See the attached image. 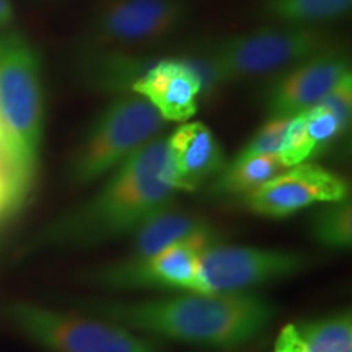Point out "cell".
I'll return each instance as SVG.
<instances>
[{
    "label": "cell",
    "mask_w": 352,
    "mask_h": 352,
    "mask_svg": "<svg viewBox=\"0 0 352 352\" xmlns=\"http://www.w3.org/2000/svg\"><path fill=\"white\" fill-rule=\"evenodd\" d=\"M95 318L131 331L217 349H235L258 336L274 320L276 307L254 294L183 296L148 302H83Z\"/></svg>",
    "instance_id": "6da1fadb"
},
{
    "label": "cell",
    "mask_w": 352,
    "mask_h": 352,
    "mask_svg": "<svg viewBox=\"0 0 352 352\" xmlns=\"http://www.w3.org/2000/svg\"><path fill=\"white\" fill-rule=\"evenodd\" d=\"M166 138L158 135L113 170L100 191L52 222L44 240L90 246L127 235L173 201Z\"/></svg>",
    "instance_id": "7a4b0ae2"
},
{
    "label": "cell",
    "mask_w": 352,
    "mask_h": 352,
    "mask_svg": "<svg viewBox=\"0 0 352 352\" xmlns=\"http://www.w3.org/2000/svg\"><path fill=\"white\" fill-rule=\"evenodd\" d=\"M0 131L16 209L36 175L44 132L43 60L23 34L0 36Z\"/></svg>",
    "instance_id": "3957f363"
},
{
    "label": "cell",
    "mask_w": 352,
    "mask_h": 352,
    "mask_svg": "<svg viewBox=\"0 0 352 352\" xmlns=\"http://www.w3.org/2000/svg\"><path fill=\"white\" fill-rule=\"evenodd\" d=\"M165 124L147 100L134 94L114 98L101 109L78 144L69 168L70 182L78 186L96 182L162 135Z\"/></svg>",
    "instance_id": "277c9868"
},
{
    "label": "cell",
    "mask_w": 352,
    "mask_h": 352,
    "mask_svg": "<svg viewBox=\"0 0 352 352\" xmlns=\"http://www.w3.org/2000/svg\"><path fill=\"white\" fill-rule=\"evenodd\" d=\"M329 46L331 38L315 26L276 23L222 38L202 52L212 59L226 83L283 72Z\"/></svg>",
    "instance_id": "5b68a950"
},
{
    "label": "cell",
    "mask_w": 352,
    "mask_h": 352,
    "mask_svg": "<svg viewBox=\"0 0 352 352\" xmlns=\"http://www.w3.org/2000/svg\"><path fill=\"white\" fill-rule=\"evenodd\" d=\"M6 315L47 352H158L153 341L95 316L87 318L26 302L8 305Z\"/></svg>",
    "instance_id": "8992f818"
},
{
    "label": "cell",
    "mask_w": 352,
    "mask_h": 352,
    "mask_svg": "<svg viewBox=\"0 0 352 352\" xmlns=\"http://www.w3.org/2000/svg\"><path fill=\"white\" fill-rule=\"evenodd\" d=\"M307 264L305 253L290 250L215 243L197 253L195 279L188 292L204 296L243 294L252 287L296 276Z\"/></svg>",
    "instance_id": "52a82bcc"
},
{
    "label": "cell",
    "mask_w": 352,
    "mask_h": 352,
    "mask_svg": "<svg viewBox=\"0 0 352 352\" xmlns=\"http://www.w3.org/2000/svg\"><path fill=\"white\" fill-rule=\"evenodd\" d=\"M188 13L182 0H109L95 13L88 41L94 50L153 43L182 28Z\"/></svg>",
    "instance_id": "ba28073f"
},
{
    "label": "cell",
    "mask_w": 352,
    "mask_h": 352,
    "mask_svg": "<svg viewBox=\"0 0 352 352\" xmlns=\"http://www.w3.org/2000/svg\"><path fill=\"white\" fill-rule=\"evenodd\" d=\"M347 76L349 56L333 44L283 70L267 87L264 107L271 118L290 120L318 104Z\"/></svg>",
    "instance_id": "9c48e42d"
},
{
    "label": "cell",
    "mask_w": 352,
    "mask_h": 352,
    "mask_svg": "<svg viewBox=\"0 0 352 352\" xmlns=\"http://www.w3.org/2000/svg\"><path fill=\"white\" fill-rule=\"evenodd\" d=\"M347 197L349 186L340 175L318 165L300 164L246 195L245 206L266 217H287L314 204L341 202Z\"/></svg>",
    "instance_id": "30bf717a"
},
{
    "label": "cell",
    "mask_w": 352,
    "mask_h": 352,
    "mask_svg": "<svg viewBox=\"0 0 352 352\" xmlns=\"http://www.w3.org/2000/svg\"><path fill=\"white\" fill-rule=\"evenodd\" d=\"M210 245L184 241L139 264L116 263L96 271L95 283L109 289H176L189 290L196 272V258Z\"/></svg>",
    "instance_id": "8fae6325"
},
{
    "label": "cell",
    "mask_w": 352,
    "mask_h": 352,
    "mask_svg": "<svg viewBox=\"0 0 352 352\" xmlns=\"http://www.w3.org/2000/svg\"><path fill=\"white\" fill-rule=\"evenodd\" d=\"M129 94L147 100L166 122H186L199 109L202 82L189 57L162 59L153 60Z\"/></svg>",
    "instance_id": "7c38bea8"
},
{
    "label": "cell",
    "mask_w": 352,
    "mask_h": 352,
    "mask_svg": "<svg viewBox=\"0 0 352 352\" xmlns=\"http://www.w3.org/2000/svg\"><path fill=\"white\" fill-rule=\"evenodd\" d=\"M166 153L176 191H196L217 178L228 164L212 129L199 121H186L166 138Z\"/></svg>",
    "instance_id": "4fadbf2b"
},
{
    "label": "cell",
    "mask_w": 352,
    "mask_h": 352,
    "mask_svg": "<svg viewBox=\"0 0 352 352\" xmlns=\"http://www.w3.org/2000/svg\"><path fill=\"white\" fill-rule=\"evenodd\" d=\"M132 233V252L122 261L126 264L144 263L170 246L184 241L215 245L220 239L208 220L188 210L171 208V204L152 214Z\"/></svg>",
    "instance_id": "5bb4252c"
},
{
    "label": "cell",
    "mask_w": 352,
    "mask_h": 352,
    "mask_svg": "<svg viewBox=\"0 0 352 352\" xmlns=\"http://www.w3.org/2000/svg\"><path fill=\"white\" fill-rule=\"evenodd\" d=\"M272 352H352V320L347 311L302 324H287Z\"/></svg>",
    "instance_id": "9a60e30c"
},
{
    "label": "cell",
    "mask_w": 352,
    "mask_h": 352,
    "mask_svg": "<svg viewBox=\"0 0 352 352\" xmlns=\"http://www.w3.org/2000/svg\"><path fill=\"white\" fill-rule=\"evenodd\" d=\"M152 63L144 57L126 54L124 51L91 50V56L82 60V77L98 90H124L129 94L132 83Z\"/></svg>",
    "instance_id": "2e32d148"
},
{
    "label": "cell",
    "mask_w": 352,
    "mask_h": 352,
    "mask_svg": "<svg viewBox=\"0 0 352 352\" xmlns=\"http://www.w3.org/2000/svg\"><path fill=\"white\" fill-rule=\"evenodd\" d=\"M287 170L279 155H256L233 158L217 178L212 192L219 196H246L270 179Z\"/></svg>",
    "instance_id": "e0dca14e"
},
{
    "label": "cell",
    "mask_w": 352,
    "mask_h": 352,
    "mask_svg": "<svg viewBox=\"0 0 352 352\" xmlns=\"http://www.w3.org/2000/svg\"><path fill=\"white\" fill-rule=\"evenodd\" d=\"M352 0H264L261 13L279 25L315 26L344 19Z\"/></svg>",
    "instance_id": "ac0fdd59"
},
{
    "label": "cell",
    "mask_w": 352,
    "mask_h": 352,
    "mask_svg": "<svg viewBox=\"0 0 352 352\" xmlns=\"http://www.w3.org/2000/svg\"><path fill=\"white\" fill-rule=\"evenodd\" d=\"M314 239L328 248H349L352 241V210L346 201L327 202L311 222Z\"/></svg>",
    "instance_id": "d6986e66"
},
{
    "label": "cell",
    "mask_w": 352,
    "mask_h": 352,
    "mask_svg": "<svg viewBox=\"0 0 352 352\" xmlns=\"http://www.w3.org/2000/svg\"><path fill=\"white\" fill-rule=\"evenodd\" d=\"M302 118L305 121L308 138L315 147V155L349 129V126H346L331 109L321 103L303 111Z\"/></svg>",
    "instance_id": "ffe728a7"
},
{
    "label": "cell",
    "mask_w": 352,
    "mask_h": 352,
    "mask_svg": "<svg viewBox=\"0 0 352 352\" xmlns=\"http://www.w3.org/2000/svg\"><path fill=\"white\" fill-rule=\"evenodd\" d=\"M314 155L315 147L310 138H308L305 121H303L302 114L290 118L284 134L283 147H280L279 152V158L283 165L285 168H292V166L303 164V162Z\"/></svg>",
    "instance_id": "44dd1931"
},
{
    "label": "cell",
    "mask_w": 352,
    "mask_h": 352,
    "mask_svg": "<svg viewBox=\"0 0 352 352\" xmlns=\"http://www.w3.org/2000/svg\"><path fill=\"white\" fill-rule=\"evenodd\" d=\"M289 120L280 118H271L270 121L256 131V134L248 140L241 151L236 153L235 158H248L256 155H279L285 129H287Z\"/></svg>",
    "instance_id": "7402d4cb"
},
{
    "label": "cell",
    "mask_w": 352,
    "mask_h": 352,
    "mask_svg": "<svg viewBox=\"0 0 352 352\" xmlns=\"http://www.w3.org/2000/svg\"><path fill=\"white\" fill-rule=\"evenodd\" d=\"M320 103L328 107L346 126H349L352 114V77L342 78Z\"/></svg>",
    "instance_id": "603a6c76"
},
{
    "label": "cell",
    "mask_w": 352,
    "mask_h": 352,
    "mask_svg": "<svg viewBox=\"0 0 352 352\" xmlns=\"http://www.w3.org/2000/svg\"><path fill=\"white\" fill-rule=\"evenodd\" d=\"M15 209H16V204H15V199H13L10 179H8L6 168L0 165V215L10 212V210H15Z\"/></svg>",
    "instance_id": "cb8c5ba5"
},
{
    "label": "cell",
    "mask_w": 352,
    "mask_h": 352,
    "mask_svg": "<svg viewBox=\"0 0 352 352\" xmlns=\"http://www.w3.org/2000/svg\"><path fill=\"white\" fill-rule=\"evenodd\" d=\"M13 20V7L10 0H0V28L8 26Z\"/></svg>",
    "instance_id": "d4e9b609"
},
{
    "label": "cell",
    "mask_w": 352,
    "mask_h": 352,
    "mask_svg": "<svg viewBox=\"0 0 352 352\" xmlns=\"http://www.w3.org/2000/svg\"><path fill=\"white\" fill-rule=\"evenodd\" d=\"M3 160V140H2V131H0V165Z\"/></svg>",
    "instance_id": "484cf974"
}]
</instances>
